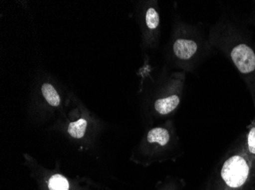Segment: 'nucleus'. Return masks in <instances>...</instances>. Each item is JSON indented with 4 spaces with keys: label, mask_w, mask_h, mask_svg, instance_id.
<instances>
[{
    "label": "nucleus",
    "mask_w": 255,
    "mask_h": 190,
    "mask_svg": "<svg viewBox=\"0 0 255 190\" xmlns=\"http://www.w3.org/2000/svg\"><path fill=\"white\" fill-rule=\"evenodd\" d=\"M197 51V44L193 41L179 39L173 44V51L178 58L188 60L191 58Z\"/></svg>",
    "instance_id": "3"
},
{
    "label": "nucleus",
    "mask_w": 255,
    "mask_h": 190,
    "mask_svg": "<svg viewBox=\"0 0 255 190\" xmlns=\"http://www.w3.org/2000/svg\"><path fill=\"white\" fill-rule=\"evenodd\" d=\"M231 57L242 73H250L255 69V54L249 46L246 44L236 46L231 53Z\"/></svg>",
    "instance_id": "2"
},
{
    "label": "nucleus",
    "mask_w": 255,
    "mask_h": 190,
    "mask_svg": "<svg viewBox=\"0 0 255 190\" xmlns=\"http://www.w3.org/2000/svg\"><path fill=\"white\" fill-rule=\"evenodd\" d=\"M249 147L251 152L255 154V128H252L249 132Z\"/></svg>",
    "instance_id": "10"
},
{
    "label": "nucleus",
    "mask_w": 255,
    "mask_h": 190,
    "mask_svg": "<svg viewBox=\"0 0 255 190\" xmlns=\"http://www.w3.org/2000/svg\"><path fill=\"white\" fill-rule=\"evenodd\" d=\"M249 173V166L246 160L236 155L225 162L221 174L227 185L237 188L246 183Z\"/></svg>",
    "instance_id": "1"
},
{
    "label": "nucleus",
    "mask_w": 255,
    "mask_h": 190,
    "mask_svg": "<svg viewBox=\"0 0 255 190\" xmlns=\"http://www.w3.org/2000/svg\"><path fill=\"white\" fill-rule=\"evenodd\" d=\"M48 188L50 190H69V183L65 177L56 174L51 177Z\"/></svg>",
    "instance_id": "8"
},
{
    "label": "nucleus",
    "mask_w": 255,
    "mask_h": 190,
    "mask_svg": "<svg viewBox=\"0 0 255 190\" xmlns=\"http://www.w3.org/2000/svg\"><path fill=\"white\" fill-rule=\"evenodd\" d=\"M179 104H180L179 97L177 95H172L167 98L157 100L154 104V108L159 114L165 115V114H170L173 110H175Z\"/></svg>",
    "instance_id": "4"
},
{
    "label": "nucleus",
    "mask_w": 255,
    "mask_h": 190,
    "mask_svg": "<svg viewBox=\"0 0 255 190\" xmlns=\"http://www.w3.org/2000/svg\"><path fill=\"white\" fill-rule=\"evenodd\" d=\"M41 92H42L43 96L44 97L46 101H48L50 105L53 106V107H57L60 105L61 98H60L59 94L51 84H48V83L44 84L41 86Z\"/></svg>",
    "instance_id": "6"
},
{
    "label": "nucleus",
    "mask_w": 255,
    "mask_h": 190,
    "mask_svg": "<svg viewBox=\"0 0 255 190\" xmlns=\"http://www.w3.org/2000/svg\"><path fill=\"white\" fill-rule=\"evenodd\" d=\"M146 24L150 29H155L159 25V15L156 10L150 8L146 13Z\"/></svg>",
    "instance_id": "9"
},
{
    "label": "nucleus",
    "mask_w": 255,
    "mask_h": 190,
    "mask_svg": "<svg viewBox=\"0 0 255 190\" xmlns=\"http://www.w3.org/2000/svg\"><path fill=\"white\" fill-rule=\"evenodd\" d=\"M170 140V135L167 130L163 128H155L149 131L147 141L150 143H158L164 146Z\"/></svg>",
    "instance_id": "5"
},
{
    "label": "nucleus",
    "mask_w": 255,
    "mask_h": 190,
    "mask_svg": "<svg viewBox=\"0 0 255 190\" xmlns=\"http://www.w3.org/2000/svg\"><path fill=\"white\" fill-rule=\"evenodd\" d=\"M87 122L84 119H80L76 122L71 123L68 127V132L73 138H80L84 136L87 128Z\"/></svg>",
    "instance_id": "7"
}]
</instances>
